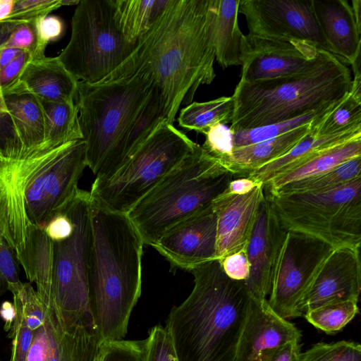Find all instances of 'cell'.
Masks as SVG:
<instances>
[{"mask_svg":"<svg viewBox=\"0 0 361 361\" xmlns=\"http://www.w3.org/2000/svg\"><path fill=\"white\" fill-rule=\"evenodd\" d=\"M216 0H169L128 57L102 81L140 75L160 92L167 123L216 74L213 23Z\"/></svg>","mask_w":361,"mask_h":361,"instance_id":"6da1fadb","label":"cell"},{"mask_svg":"<svg viewBox=\"0 0 361 361\" xmlns=\"http://www.w3.org/2000/svg\"><path fill=\"white\" fill-rule=\"evenodd\" d=\"M194 286L166 321L178 361H233L252 297L214 259L190 271Z\"/></svg>","mask_w":361,"mask_h":361,"instance_id":"7a4b0ae2","label":"cell"},{"mask_svg":"<svg viewBox=\"0 0 361 361\" xmlns=\"http://www.w3.org/2000/svg\"><path fill=\"white\" fill-rule=\"evenodd\" d=\"M88 286L102 342L124 338L142 287L144 243L126 214L91 202Z\"/></svg>","mask_w":361,"mask_h":361,"instance_id":"3957f363","label":"cell"},{"mask_svg":"<svg viewBox=\"0 0 361 361\" xmlns=\"http://www.w3.org/2000/svg\"><path fill=\"white\" fill-rule=\"evenodd\" d=\"M352 73L344 61L319 50L310 68L294 74L254 81L240 80L233 94L229 129L244 130L299 117L332 104L350 91Z\"/></svg>","mask_w":361,"mask_h":361,"instance_id":"277c9868","label":"cell"},{"mask_svg":"<svg viewBox=\"0 0 361 361\" xmlns=\"http://www.w3.org/2000/svg\"><path fill=\"white\" fill-rule=\"evenodd\" d=\"M153 88L140 75L94 84L78 82L75 103L87 166L94 180L107 179L120 168L126 143Z\"/></svg>","mask_w":361,"mask_h":361,"instance_id":"5b68a950","label":"cell"},{"mask_svg":"<svg viewBox=\"0 0 361 361\" xmlns=\"http://www.w3.org/2000/svg\"><path fill=\"white\" fill-rule=\"evenodd\" d=\"M235 177L197 145L162 181L126 214L145 245L214 205Z\"/></svg>","mask_w":361,"mask_h":361,"instance_id":"8992f818","label":"cell"},{"mask_svg":"<svg viewBox=\"0 0 361 361\" xmlns=\"http://www.w3.org/2000/svg\"><path fill=\"white\" fill-rule=\"evenodd\" d=\"M265 196L286 231L313 238L333 249L360 250L361 177L319 192Z\"/></svg>","mask_w":361,"mask_h":361,"instance_id":"52a82bcc","label":"cell"},{"mask_svg":"<svg viewBox=\"0 0 361 361\" xmlns=\"http://www.w3.org/2000/svg\"><path fill=\"white\" fill-rule=\"evenodd\" d=\"M197 145L173 124L162 122L113 176L94 180L91 202L109 212L127 214Z\"/></svg>","mask_w":361,"mask_h":361,"instance_id":"ba28073f","label":"cell"},{"mask_svg":"<svg viewBox=\"0 0 361 361\" xmlns=\"http://www.w3.org/2000/svg\"><path fill=\"white\" fill-rule=\"evenodd\" d=\"M90 207V192L78 188L60 212L71 219L73 231L67 238L53 242L51 298L64 326L82 324L97 331L88 286Z\"/></svg>","mask_w":361,"mask_h":361,"instance_id":"9c48e42d","label":"cell"},{"mask_svg":"<svg viewBox=\"0 0 361 361\" xmlns=\"http://www.w3.org/2000/svg\"><path fill=\"white\" fill-rule=\"evenodd\" d=\"M134 46L117 24L115 0H80L70 40L58 56L77 80L94 84L116 69Z\"/></svg>","mask_w":361,"mask_h":361,"instance_id":"30bf717a","label":"cell"},{"mask_svg":"<svg viewBox=\"0 0 361 361\" xmlns=\"http://www.w3.org/2000/svg\"><path fill=\"white\" fill-rule=\"evenodd\" d=\"M57 146L44 140L32 148L0 147V236L16 255L24 250L32 225L25 209L28 182Z\"/></svg>","mask_w":361,"mask_h":361,"instance_id":"8fae6325","label":"cell"},{"mask_svg":"<svg viewBox=\"0 0 361 361\" xmlns=\"http://www.w3.org/2000/svg\"><path fill=\"white\" fill-rule=\"evenodd\" d=\"M333 250L313 238L286 232L274 266L267 300L276 314L285 319L302 316L300 304Z\"/></svg>","mask_w":361,"mask_h":361,"instance_id":"7c38bea8","label":"cell"},{"mask_svg":"<svg viewBox=\"0 0 361 361\" xmlns=\"http://www.w3.org/2000/svg\"><path fill=\"white\" fill-rule=\"evenodd\" d=\"M87 166L82 139L57 146L29 180L25 192V209L32 225L42 228L59 214L78 188Z\"/></svg>","mask_w":361,"mask_h":361,"instance_id":"4fadbf2b","label":"cell"},{"mask_svg":"<svg viewBox=\"0 0 361 361\" xmlns=\"http://www.w3.org/2000/svg\"><path fill=\"white\" fill-rule=\"evenodd\" d=\"M248 35L307 42L331 53L317 19L313 0H240Z\"/></svg>","mask_w":361,"mask_h":361,"instance_id":"5bb4252c","label":"cell"},{"mask_svg":"<svg viewBox=\"0 0 361 361\" xmlns=\"http://www.w3.org/2000/svg\"><path fill=\"white\" fill-rule=\"evenodd\" d=\"M319 50L302 41L245 35L240 80L269 79L301 72L314 63Z\"/></svg>","mask_w":361,"mask_h":361,"instance_id":"9a60e30c","label":"cell"},{"mask_svg":"<svg viewBox=\"0 0 361 361\" xmlns=\"http://www.w3.org/2000/svg\"><path fill=\"white\" fill-rule=\"evenodd\" d=\"M171 266L188 271L216 258V214L214 207L167 231L152 245Z\"/></svg>","mask_w":361,"mask_h":361,"instance_id":"2e32d148","label":"cell"},{"mask_svg":"<svg viewBox=\"0 0 361 361\" xmlns=\"http://www.w3.org/2000/svg\"><path fill=\"white\" fill-rule=\"evenodd\" d=\"M360 250L343 247L331 251L300 304L302 315L326 304L358 301L361 290Z\"/></svg>","mask_w":361,"mask_h":361,"instance_id":"e0dca14e","label":"cell"},{"mask_svg":"<svg viewBox=\"0 0 361 361\" xmlns=\"http://www.w3.org/2000/svg\"><path fill=\"white\" fill-rule=\"evenodd\" d=\"M286 232L264 194L247 246L250 271L244 282L255 300H267L269 294L274 266Z\"/></svg>","mask_w":361,"mask_h":361,"instance_id":"ac0fdd59","label":"cell"},{"mask_svg":"<svg viewBox=\"0 0 361 361\" xmlns=\"http://www.w3.org/2000/svg\"><path fill=\"white\" fill-rule=\"evenodd\" d=\"M264 197V185L259 184L247 194H221L215 200L217 259L247 248Z\"/></svg>","mask_w":361,"mask_h":361,"instance_id":"d6986e66","label":"cell"},{"mask_svg":"<svg viewBox=\"0 0 361 361\" xmlns=\"http://www.w3.org/2000/svg\"><path fill=\"white\" fill-rule=\"evenodd\" d=\"M300 337L299 329L276 314L267 300L252 298L233 361H252L264 350L290 341H300Z\"/></svg>","mask_w":361,"mask_h":361,"instance_id":"ffe728a7","label":"cell"},{"mask_svg":"<svg viewBox=\"0 0 361 361\" xmlns=\"http://www.w3.org/2000/svg\"><path fill=\"white\" fill-rule=\"evenodd\" d=\"M78 80L59 56L31 59L16 80L1 94H30L40 101L75 102Z\"/></svg>","mask_w":361,"mask_h":361,"instance_id":"44dd1931","label":"cell"},{"mask_svg":"<svg viewBox=\"0 0 361 361\" xmlns=\"http://www.w3.org/2000/svg\"><path fill=\"white\" fill-rule=\"evenodd\" d=\"M45 122L39 99L30 94H11L0 99V145L19 144L25 148L44 141Z\"/></svg>","mask_w":361,"mask_h":361,"instance_id":"7402d4cb","label":"cell"},{"mask_svg":"<svg viewBox=\"0 0 361 361\" xmlns=\"http://www.w3.org/2000/svg\"><path fill=\"white\" fill-rule=\"evenodd\" d=\"M314 11L334 55L350 64L361 53V28L356 23L347 0H313Z\"/></svg>","mask_w":361,"mask_h":361,"instance_id":"603a6c76","label":"cell"},{"mask_svg":"<svg viewBox=\"0 0 361 361\" xmlns=\"http://www.w3.org/2000/svg\"><path fill=\"white\" fill-rule=\"evenodd\" d=\"M30 283L35 282L37 292L46 310L47 317L57 316L54 312L51 289L53 272V241L44 228L31 225L24 250L16 255Z\"/></svg>","mask_w":361,"mask_h":361,"instance_id":"cb8c5ba5","label":"cell"},{"mask_svg":"<svg viewBox=\"0 0 361 361\" xmlns=\"http://www.w3.org/2000/svg\"><path fill=\"white\" fill-rule=\"evenodd\" d=\"M360 135L361 127L331 135L321 136L317 134L312 125L311 130L289 152L250 171L246 177L264 185L275 176L303 164L317 154Z\"/></svg>","mask_w":361,"mask_h":361,"instance_id":"d4e9b609","label":"cell"},{"mask_svg":"<svg viewBox=\"0 0 361 361\" xmlns=\"http://www.w3.org/2000/svg\"><path fill=\"white\" fill-rule=\"evenodd\" d=\"M312 122L274 138L234 148L227 165L228 171L235 178L246 177L250 171L282 157L311 130Z\"/></svg>","mask_w":361,"mask_h":361,"instance_id":"484cf974","label":"cell"},{"mask_svg":"<svg viewBox=\"0 0 361 361\" xmlns=\"http://www.w3.org/2000/svg\"><path fill=\"white\" fill-rule=\"evenodd\" d=\"M240 0H216L213 23L215 59L224 68L241 65L245 35L238 22Z\"/></svg>","mask_w":361,"mask_h":361,"instance_id":"4316f807","label":"cell"},{"mask_svg":"<svg viewBox=\"0 0 361 361\" xmlns=\"http://www.w3.org/2000/svg\"><path fill=\"white\" fill-rule=\"evenodd\" d=\"M361 156V135L324 151L303 164L279 174L264 184V193L271 195L280 188L327 172L342 163Z\"/></svg>","mask_w":361,"mask_h":361,"instance_id":"83f0119b","label":"cell"},{"mask_svg":"<svg viewBox=\"0 0 361 361\" xmlns=\"http://www.w3.org/2000/svg\"><path fill=\"white\" fill-rule=\"evenodd\" d=\"M169 0H115L117 24L132 44L149 30Z\"/></svg>","mask_w":361,"mask_h":361,"instance_id":"f1b7e54d","label":"cell"},{"mask_svg":"<svg viewBox=\"0 0 361 361\" xmlns=\"http://www.w3.org/2000/svg\"><path fill=\"white\" fill-rule=\"evenodd\" d=\"M101 345L95 329L75 324L58 336L50 361H97Z\"/></svg>","mask_w":361,"mask_h":361,"instance_id":"f546056e","label":"cell"},{"mask_svg":"<svg viewBox=\"0 0 361 361\" xmlns=\"http://www.w3.org/2000/svg\"><path fill=\"white\" fill-rule=\"evenodd\" d=\"M233 109V96L204 102H193L180 110L178 122L183 128L205 134L217 124L231 123Z\"/></svg>","mask_w":361,"mask_h":361,"instance_id":"4dcf8cb0","label":"cell"},{"mask_svg":"<svg viewBox=\"0 0 361 361\" xmlns=\"http://www.w3.org/2000/svg\"><path fill=\"white\" fill-rule=\"evenodd\" d=\"M40 102L45 122L44 140L59 145L82 139L75 102Z\"/></svg>","mask_w":361,"mask_h":361,"instance_id":"1f68e13d","label":"cell"},{"mask_svg":"<svg viewBox=\"0 0 361 361\" xmlns=\"http://www.w3.org/2000/svg\"><path fill=\"white\" fill-rule=\"evenodd\" d=\"M361 177V156L349 159L322 174L288 183L274 192L279 194L319 192L332 190Z\"/></svg>","mask_w":361,"mask_h":361,"instance_id":"d6a6232c","label":"cell"},{"mask_svg":"<svg viewBox=\"0 0 361 361\" xmlns=\"http://www.w3.org/2000/svg\"><path fill=\"white\" fill-rule=\"evenodd\" d=\"M361 127V95L351 91L336 103L315 126L317 135H331Z\"/></svg>","mask_w":361,"mask_h":361,"instance_id":"836d02e7","label":"cell"},{"mask_svg":"<svg viewBox=\"0 0 361 361\" xmlns=\"http://www.w3.org/2000/svg\"><path fill=\"white\" fill-rule=\"evenodd\" d=\"M8 290L13 294L15 308L13 324H23L35 331L45 324L47 310L31 283L19 281L9 283Z\"/></svg>","mask_w":361,"mask_h":361,"instance_id":"e575fe53","label":"cell"},{"mask_svg":"<svg viewBox=\"0 0 361 361\" xmlns=\"http://www.w3.org/2000/svg\"><path fill=\"white\" fill-rule=\"evenodd\" d=\"M338 102L281 123L244 130H230L232 133L233 149L272 139L303 125L310 123L328 112Z\"/></svg>","mask_w":361,"mask_h":361,"instance_id":"d590c367","label":"cell"},{"mask_svg":"<svg viewBox=\"0 0 361 361\" xmlns=\"http://www.w3.org/2000/svg\"><path fill=\"white\" fill-rule=\"evenodd\" d=\"M357 302L342 301L326 304L303 314L308 322L326 333L343 329L358 313Z\"/></svg>","mask_w":361,"mask_h":361,"instance_id":"8d00e7d4","label":"cell"},{"mask_svg":"<svg viewBox=\"0 0 361 361\" xmlns=\"http://www.w3.org/2000/svg\"><path fill=\"white\" fill-rule=\"evenodd\" d=\"M300 361H361V345L349 341L318 343L301 353Z\"/></svg>","mask_w":361,"mask_h":361,"instance_id":"74e56055","label":"cell"},{"mask_svg":"<svg viewBox=\"0 0 361 361\" xmlns=\"http://www.w3.org/2000/svg\"><path fill=\"white\" fill-rule=\"evenodd\" d=\"M146 338L142 340H119L102 343V361H145Z\"/></svg>","mask_w":361,"mask_h":361,"instance_id":"f35d334b","label":"cell"},{"mask_svg":"<svg viewBox=\"0 0 361 361\" xmlns=\"http://www.w3.org/2000/svg\"><path fill=\"white\" fill-rule=\"evenodd\" d=\"M67 329L54 326L47 319L43 326L34 331L26 361H50L56 338Z\"/></svg>","mask_w":361,"mask_h":361,"instance_id":"ab89813d","label":"cell"},{"mask_svg":"<svg viewBox=\"0 0 361 361\" xmlns=\"http://www.w3.org/2000/svg\"><path fill=\"white\" fill-rule=\"evenodd\" d=\"M204 135L205 140L201 147L208 154L227 168L233 150L230 129L225 125L217 124L209 128Z\"/></svg>","mask_w":361,"mask_h":361,"instance_id":"60d3db41","label":"cell"},{"mask_svg":"<svg viewBox=\"0 0 361 361\" xmlns=\"http://www.w3.org/2000/svg\"><path fill=\"white\" fill-rule=\"evenodd\" d=\"M145 361H178L171 338L165 326L156 325L146 338Z\"/></svg>","mask_w":361,"mask_h":361,"instance_id":"b9f144b4","label":"cell"},{"mask_svg":"<svg viewBox=\"0 0 361 361\" xmlns=\"http://www.w3.org/2000/svg\"><path fill=\"white\" fill-rule=\"evenodd\" d=\"M61 6V0H15L13 11L6 20L32 21L50 14Z\"/></svg>","mask_w":361,"mask_h":361,"instance_id":"7bdbcfd3","label":"cell"},{"mask_svg":"<svg viewBox=\"0 0 361 361\" xmlns=\"http://www.w3.org/2000/svg\"><path fill=\"white\" fill-rule=\"evenodd\" d=\"M37 44L32 59L45 57V49L47 44L59 39L64 31V23L58 16L47 15L35 20Z\"/></svg>","mask_w":361,"mask_h":361,"instance_id":"ee69618b","label":"cell"},{"mask_svg":"<svg viewBox=\"0 0 361 361\" xmlns=\"http://www.w3.org/2000/svg\"><path fill=\"white\" fill-rule=\"evenodd\" d=\"M37 44V37L35 20L18 22L10 37L3 47L16 48L27 51L31 56Z\"/></svg>","mask_w":361,"mask_h":361,"instance_id":"f6af8a7d","label":"cell"},{"mask_svg":"<svg viewBox=\"0 0 361 361\" xmlns=\"http://www.w3.org/2000/svg\"><path fill=\"white\" fill-rule=\"evenodd\" d=\"M18 274L16 255L3 239L0 244V297L8 290L9 283L20 281Z\"/></svg>","mask_w":361,"mask_h":361,"instance_id":"bcb514c9","label":"cell"},{"mask_svg":"<svg viewBox=\"0 0 361 361\" xmlns=\"http://www.w3.org/2000/svg\"><path fill=\"white\" fill-rule=\"evenodd\" d=\"M34 331L23 324H13L8 337L13 339L9 361H26Z\"/></svg>","mask_w":361,"mask_h":361,"instance_id":"7dc6e473","label":"cell"},{"mask_svg":"<svg viewBox=\"0 0 361 361\" xmlns=\"http://www.w3.org/2000/svg\"><path fill=\"white\" fill-rule=\"evenodd\" d=\"M221 262L226 275L232 280L245 281L250 274V266L247 248L225 257Z\"/></svg>","mask_w":361,"mask_h":361,"instance_id":"c3c4849f","label":"cell"},{"mask_svg":"<svg viewBox=\"0 0 361 361\" xmlns=\"http://www.w3.org/2000/svg\"><path fill=\"white\" fill-rule=\"evenodd\" d=\"M32 59L30 52L23 51L4 68L0 70V92L10 87L18 78L25 66Z\"/></svg>","mask_w":361,"mask_h":361,"instance_id":"681fc988","label":"cell"},{"mask_svg":"<svg viewBox=\"0 0 361 361\" xmlns=\"http://www.w3.org/2000/svg\"><path fill=\"white\" fill-rule=\"evenodd\" d=\"M44 231L53 242L61 241L72 233L73 224L66 214L60 212L49 221Z\"/></svg>","mask_w":361,"mask_h":361,"instance_id":"f907efd6","label":"cell"},{"mask_svg":"<svg viewBox=\"0 0 361 361\" xmlns=\"http://www.w3.org/2000/svg\"><path fill=\"white\" fill-rule=\"evenodd\" d=\"M299 341L293 340L277 347L269 361H300Z\"/></svg>","mask_w":361,"mask_h":361,"instance_id":"816d5d0a","label":"cell"},{"mask_svg":"<svg viewBox=\"0 0 361 361\" xmlns=\"http://www.w3.org/2000/svg\"><path fill=\"white\" fill-rule=\"evenodd\" d=\"M257 183L248 177L235 178L231 180L226 189L221 193L222 196L230 197L242 195L250 192Z\"/></svg>","mask_w":361,"mask_h":361,"instance_id":"f5cc1de1","label":"cell"},{"mask_svg":"<svg viewBox=\"0 0 361 361\" xmlns=\"http://www.w3.org/2000/svg\"><path fill=\"white\" fill-rule=\"evenodd\" d=\"M15 308L13 303L4 302L0 307V316L5 322L4 330L10 331L15 319Z\"/></svg>","mask_w":361,"mask_h":361,"instance_id":"db71d44e","label":"cell"},{"mask_svg":"<svg viewBox=\"0 0 361 361\" xmlns=\"http://www.w3.org/2000/svg\"><path fill=\"white\" fill-rule=\"evenodd\" d=\"M23 51L16 48L2 47L0 49V70L18 57Z\"/></svg>","mask_w":361,"mask_h":361,"instance_id":"11a10c76","label":"cell"},{"mask_svg":"<svg viewBox=\"0 0 361 361\" xmlns=\"http://www.w3.org/2000/svg\"><path fill=\"white\" fill-rule=\"evenodd\" d=\"M17 23L18 22L11 20H4L3 22H0V49L8 41ZM2 97L3 95L0 92V98Z\"/></svg>","mask_w":361,"mask_h":361,"instance_id":"9f6ffc18","label":"cell"},{"mask_svg":"<svg viewBox=\"0 0 361 361\" xmlns=\"http://www.w3.org/2000/svg\"><path fill=\"white\" fill-rule=\"evenodd\" d=\"M15 0H0V22L6 20L11 15Z\"/></svg>","mask_w":361,"mask_h":361,"instance_id":"6f0895ef","label":"cell"},{"mask_svg":"<svg viewBox=\"0 0 361 361\" xmlns=\"http://www.w3.org/2000/svg\"><path fill=\"white\" fill-rule=\"evenodd\" d=\"M350 5L356 23L361 28V0H353Z\"/></svg>","mask_w":361,"mask_h":361,"instance_id":"680465c9","label":"cell"},{"mask_svg":"<svg viewBox=\"0 0 361 361\" xmlns=\"http://www.w3.org/2000/svg\"><path fill=\"white\" fill-rule=\"evenodd\" d=\"M61 6H77L80 0H61Z\"/></svg>","mask_w":361,"mask_h":361,"instance_id":"91938a15","label":"cell"},{"mask_svg":"<svg viewBox=\"0 0 361 361\" xmlns=\"http://www.w3.org/2000/svg\"><path fill=\"white\" fill-rule=\"evenodd\" d=\"M97 361H102L101 353H99V356L98 359L97 360Z\"/></svg>","mask_w":361,"mask_h":361,"instance_id":"94428289","label":"cell"},{"mask_svg":"<svg viewBox=\"0 0 361 361\" xmlns=\"http://www.w3.org/2000/svg\"><path fill=\"white\" fill-rule=\"evenodd\" d=\"M2 240H3V238L0 236V244H1V241H2Z\"/></svg>","mask_w":361,"mask_h":361,"instance_id":"6125c7cd","label":"cell"}]
</instances>
